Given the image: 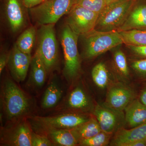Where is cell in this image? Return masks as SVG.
Here are the masks:
<instances>
[{
    "instance_id": "cell-4",
    "label": "cell",
    "mask_w": 146,
    "mask_h": 146,
    "mask_svg": "<svg viewBox=\"0 0 146 146\" xmlns=\"http://www.w3.org/2000/svg\"><path fill=\"white\" fill-rule=\"evenodd\" d=\"M60 41L64 58L63 74L67 80L72 81L79 74L81 62L78 48L79 35L65 24L62 29Z\"/></svg>"
},
{
    "instance_id": "cell-16",
    "label": "cell",
    "mask_w": 146,
    "mask_h": 146,
    "mask_svg": "<svg viewBox=\"0 0 146 146\" xmlns=\"http://www.w3.org/2000/svg\"><path fill=\"white\" fill-rule=\"evenodd\" d=\"M124 110L126 123L131 127L146 123V106L138 100H133Z\"/></svg>"
},
{
    "instance_id": "cell-3",
    "label": "cell",
    "mask_w": 146,
    "mask_h": 146,
    "mask_svg": "<svg viewBox=\"0 0 146 146\" xmlns=\"http://www.w3.org/2000/svg\"><path fill=\"white\" fill-rule=\"evenodd\" d=\"M81 36L84 43L83 56L86 59L96 57L124 44L117 31L103 32L94 29Z\"/></svg>"
},
{
    "instance_id": "cell-10",
    "label": "cell",
    "mask_w": 146,
    "mask_h": 146,
    "mask_svg": "<svg viewBox=\"0 0 146 146\" xmlns=\"http://www.w3.org/2000/svg\"><path fill=\"white\" fill-rule=\"evenodd\" d=\"M94 114L102 130L106 133L114 134L126 123L123 111L113 109L104 103L97 105Z\"/></svg>"
},
{
    "instance_id": "cell-7",
    "label": "cell",
    "mask_w": 146,
    "mask_h": 146,
    "mask_svg": "<svg viewBox=\"0 0 146 146\" xmlns=\"http://www.w3.org/2000/svg\"><path fill=\"white\" fill-rule=\"evenodd\" d=\"M28 118L7 123L1 128V146H32L33 132Z\"/></svg>"
},
{
    "instance_id": "cell-24",
    "label": "cell",
    "mask_w": 146,
    "mask_h": 146,
    "mask_svg": "<svg viewBox=\"0 0 146 146\" xmlns=\"http://www.w3.org/2000/svg\"><path fill=\"white\" fill-rule=\"evenodd\" d=\"M93 81L99 88L104 89L109 82V76L104 63H100L94 66L91 72Z\"/></svg>"
},
{
    "instance_id": "cell-34",
    "label": "cell",
    "mask_w": 146,
    "mask_h": 146,
    "mask_svg": "<svg viewBox=\"0 0 146 146\" xmlns=\"http://www.w3.org/2000/svg\"><path fill=\"white\" fill-rule=\"evenodd\" d=\"M116 1V0H106L107 5L110 3L114 1Z\"/></svg>"
},
{
    "instance_id": "cell-17",
    "label": "cell",
    "mask_w": 146,
    "mask_h": 146,
    "mask_svg": "<svg viewBox=\"0 0 146 146\" xmlns=\"http://www.w3.org/2000/svg\"><path fill=\"white\" fill-rule=\"evenodd\" d=\"M89 97L80 86H77L71 91L65 102V107L68 110L76 111H87L91 107Z\"/></svg>"
},
{
    "instance_id": "cell-9",
    "label": "cell",
    "mask_w": 146,
    "mask_h": 146,
    "mask_svg": "<svg viewBox=\"0 0 146 146\" xmlns=\"http://www.w3.org/2000/svg\"><path fill=\"white\" fill-rule=\"evenodd\" d=\"M99 14L76 4L68 13L66 24L81 36L95 29Z\"/></svg>"
},
{
    "instance_id": "cell-2",
    "label": "cell",
    "mask_w": 146,
    "mask_h": 146,
    "mask_svg": "<svg viewBox=\"0 0 146 146\" xmlns=\"http://www.w3.org/2000/svg\"><path fill=\"white\" fill-rule=\"evenodd\" d=\"M136 0H116L107 4L99 14L95 29L117 31L125 22Z\"/></svg>"
},
{
    "instance_id": "cell-20",
    "label": "cell",
    "mask_w": 146,
    "mask_h": 146,
    "mask_svg": "<svg viewBox=\"0 0 146 146\" xmlns=\"http://www.w3.org/2000/svg\"><path fill=\"white\" fill-rule=\"evenodd\" d=\"M63 95V91L57 82L55 81L50 82L45 90L41 102L43 109L52 108L59 103Z\"/></svg>"
},
{
    "instance_id": "cell-12",
    "label": "cell",
    "mask_w": 146,
    "mask_h": 146,
    "mask_svg": "<svg viewBox=\"0 0 146 146\" xmlns=\"http://www.w3.org/2000/svg\"><path fill=\"white\" fill-rule=\"evenodd\" d=\"M32 58L31 54L21 51L15 44L9 53L7 64L14 80L20 82L25 79Z\"/></svg>"
},
{
    "instance_id": "cell-1",
    "label": "cell",
    "mask_w": 146,
    "mask_h": 146,
    "mask_svg": "<svg viewBox=\"0 0 146 146\" xmlns=\"http://www.w3.org/2000/svg\"><path fill=\"white\" fill-rule=\"evenodd\" d=\"M1 104L3 116L8 123L28 118L33 110L30 97L9 78L4 80L2 84Z\"/></svg>"
},
{
    "instance_id": "cell-29",
    "label": "cell",
    "mask_w": 146,
    "mask_h": 146,
    "mask_svg": "<svg viewBox=\"0 0 146 146\" xmlns=\"http://www.w3.org/2000/svg\"><path fill=\"white\" fill-rule=\"evenodd\" d=\"M131 66L138 74H146V59L135 60L131 63Z\"/></svg>"
},
{
    "instance_id": "cell-13",
    "label": "cell",
    "mask_w": 146,
    "mask_h": 146,
    "mask_svg": "<svg viewBox=\"0 0 146 146\" xmlns=\"http://www.w3.org/2000/svg\"><path fill=\"white\" fill-rule=\"evenodd\" d=\"M115 134L110 145L130 146L135 142L146 139V123L131 129L122 128Z\"/></svg>"
},
{
    "instance_id": "cell-33",
    "label": "cell",
    "mask_w": 146,
    "mask_h": 146,
    "mask_svg": "<svg viewBox=\"0 0 146 146\" xmlns=\"http://www.w3.org/2000/svg\"><path fill=\"white\" fill-rule=\"evenodd\" d=\"M140 99V101L146 106V87L141 91Z\"/></svg>"
},
{
    "instance_id": "cell-22",
    "label": "cell",
    "mask_w": 146,
    "mask_h": 146,
    "mask_svg": "<svg viewBox=\"0 0 146 146\" xmlns=\"http://www.w3.org/2000/svg\"><path fill=\"white\" fill-rule=\"evenodd\" d=\"M36 31L34 27L27 29L19 36L16 44L20 50L31 54L36 39Z\"/></svg>"
},
{
    "instance_id": "cell-14",
    "label": "cell",
    "mask_w": 146,
    "mask_h": 146,
    "mask_svg": "<svg viewBox=\"0 0 146 146\" xmlns=\"http://www.w3.org/2000/svg\"><path fill=\"white\" fill-rule=\"evenodd\" d=\"M48 137L55 146L79 145V141L72 129H39L34 130Z\"/></svg>"
},
{
    "instance_id": "cell-8",
    "label": "cell",
    "mask_w": 146,
    "mask_h": 146,
    "mask_svg": "<svg viewBox=\"0 0 146 146\" xmlns=\"http://www.w3.org/2000/svg\"><path fill=\"white\" fill-rule=\"evenodd\" d=\"M91 117L81 113H65L50 117H29L33 131L39 129H72L87 121Z\"/></svg>"
},
{
    "instance_id": "cell-25",
    "label": "cell",
    "mask_w": 146,
    "mask_h": 146,
    "mask_svg": "<svg viewBox=\"0 0 146 146\" xmlns=\"http://www.w3.org/2000/svg\"><path fill=\"white\" fill-rule=\"evenodd\" d=\"M113 135L102 131L91 138L84 139L79 142V145L82 146H106L109 143Z\"/></svg>"
},
{
    "instance_id": "cell-18",
    "label": "cell",
    "mask_w": 146,
    "mask_h": 146,
    "mask_svg": "<svg viewBox=\"0 0 146 146\" xmlns=\"http://www.w3.org/2000/svg\"><path fill=\"white\" fill-rule=\"evenodd\" d=\"M7 19L13 32L20 30L24 24V16L18 0H7L6 5Z\"/></svg>"
},
{
    "instance_id": "cell-5",
    "label": "cell",
    "mask_w": 146,
    "mask_h": 146,
    "mask_svg": "<svg viewBox=\"0 0 146 146\" xmlns=\"http://www.w3.org/2000/svg\"><path fill=\"white\" fill-rule=\"evenodd\" d=\"M77 2V0H45L30 8V12L33 21L40 25L55 24L70 12Z\"/></svg>"
},
{
    "instance_id": "cell-23",
    "label": "cell",
    "mask_w": 146,
    "mask_h": 146,
    "mask_svg": "<svg viewBox=\"0 0 146 146\" xmlns=\"http://www.w3.org/2000/svg\"><path fill=\"white\" fill-rule=\"evenodd\" d=\"M127 46H146V29H133L119 32Z\"/></svg>"
},
{
    "instance_id": "cell-6",
    "label": "cell",
    "mask_w": 146,
    "mask_h": 146,
    "mask_svg": "<svg viewBox=\"0 0 146 146\" xmlns=\"http://www.w3.org/2000/svg\"><path fill=\"white\" fill-rule=\"evenodd\" d=\"M39 54L44 64L47 72L53 70L57 66L58 58V46L54 30V24L42 25L37 32Z\"/></svg>"
},
{
    "instance_id": "cell-30",
    "label": "cell",
    "mask_w": 146,
    "mask_h": 146,
    "mask_svg": "<svg viewBox=\"0 0 146 146\" xmlns=\"http://www.w3.org/2000/svg\"><path fill=\"white\" fill-rule=\"evenodd\" d=\"M127 46L134 54L138 56L146 58V46Z\"/></svg>"
},
{
    "instance_id": "cell-19",
    "label": "cell",
    "mask_w": 146,
    "mask_h": 146,
    "mask_svg": "<svg viewBox=\"0 0 146 146\" xmlns=\"http://www.w3.org/2000/svg\"><path fill=\"white\" fill-rule=\"evenodd\" d=\"M30 81L33 86L40 88L44 84L47 71L38 53L36 51L31 63Z\"/></svg>"
},
{
    "instance_id": "cell-32",
    "label": "cell",
    "mask_w": 146,
    "mask_h": 146,
    "mask_svg": "<svg viewBox=\"0 0 146 146\" xmlns=\"http://www.w3.org/2000/svg\"><path fill=\"white\" fill-rule=\"evenodd\" d=\"M45 0H23L25 5L29 9L39 5Z\"/></svg>"
},
{
    "instance_id": "cell-31",
    "label": "cell",
    "mask_w": 146,
    "mask_h": 146,
    "mask_svg": "<svg viewBox=\"0 0 146 146\" xmlns=\"http://www.w3.org/2000/svg\"><path fill=\"white\" fill-rule=\"evenodd\" d=\"M9 54H3L0 57V74H1L5 66L8 64Z\"/></svg>"
},
{
    "instance_id": "cell-28",
    "label": "cell",
    "mask_w": 146,
    "mask_h": 146,
    "mask_svg": "<svg viewBox=\"0 0 146 146\" xmlns=\"http://www.w3.org/2000/svg\"><path fill=\"white\" fill-rule=\"evenodd\" d=\"M32 146H55L48 137L43 134H39L33 131L32 135Z\"/></svg>"
},
{
    "instance_id": "cell-27",
    "label": "cell",
    "mask_w": 146,
    "mask_h": 146,
    "mask_svg": "<svg viewBox=\"0 0 146 146\" xmlns=\"http://www.w3.org/2000/svg\"><path fill=\"white\" fill-rule=\"evenodd\" d=\"M76 4L100 14L107 5L106 0H77Z\"/></svg>"
},
{
    "instance_id": "cell-11",
    "label": "cell",
    "mask_w": 146,
    "mask_h": 146,
    "mask_svg": "<svg viewBox=\"0 0 146 146\" xmlns=\"http://www.w3.org/2000/svg\"><path fill=\"white\" fill-rule=\"evenodd\" d=\"M134 98L135 93L133 89L118 82L110 87L104 103L113 109L123 111Z\"/></svg>"
},
{
    "instance_id": "cell-26",
    "label": "cell",
    "mask_w": 146,
    "mask_h": 146,
    "mask_svg": "<svg viewBox=\"0 0 146 146\" xmlns=\"http://www.w3.org/2000/svg\"><path fill=\"white\" fill-rule=\"evenodd\" d=\"M114 61L115 67L123 76L127 77L129 75L126 57L121 50L118 49L114 53Z\"/></svg>"
},
{
    "instance_id": "cell-15",
    "label": "cell",
    "mask_w": 146,
    "mask_h": 146,
    "mask_svg": "<svg viewBox=\"0 0 146 146\" xmlns=\"http://www.w3.org/2000/svg\"><path fill=\"white\" fill-rule=\"evenodd\" d=\"M137 1L125 22L117 30L119 32L133 29H146V5L139 3Z\"/></svg>"
},
{
    "instance_id": "cell-21",
    "label": "cell",
    "mask_w": 146,
    "mask_h": 146,
    "mask_svg": "<svg viewBox=\"0 0 146 146\" xmlns=\"http://www.w3.org/2000/svg\"><path fill=\"white\" fill-rule=\"evenodd\" d=\"M72 129L79 142L97 135L102 131L95 117H91L87 121Z\"/></svg>"
}]
</instances>
